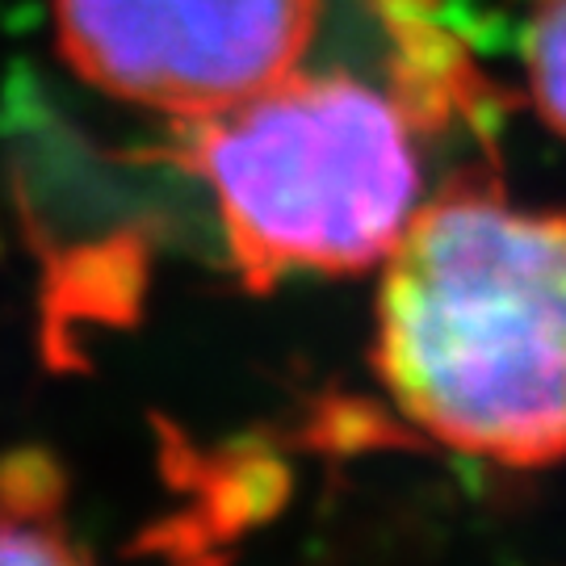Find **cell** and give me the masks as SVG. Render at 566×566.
Here are the masks:
<instances>
[{
	"instance_id": "5",
	"label": "cell",
	"mask_w": 566,
	"mask_h": 566,
	"mask_svg": "<svg viewBox=\"0 0 566 566\" xmlns=\"http://www.w3.org/2000/svg\"><path fill=\"white\" fill-rule=\"evenodd\" d=\"M521 72L537 118L566 139V0H528Z\"/></svg>"
},
{
	"instance_id": "4",
	"label": "cell",
	"mask_w": 566,
	"mask_h": 566,
	"mask_svg": "<svg viewBox=\"0 0 566 566\" xmlns=\"http://www.w3.org/2000/svg\"><path fill=\"white\" fill-rule=\"evenodd\" d=\"M0 566H97L60 512V474L39 453L0 462Z\"/></svg>"
},
{
	"instance_id": "2",
	"label": "cell",
	"mask_w": 566,
	"mask_h": 566,
	"mask_svg": "<svg viewBox=\"0 0 566 566\" xmlns=\"http://www.w3.org/2000/svg\"><path fill=\"white\" fill-rule=\"evenodd\" d=\"M181 139L231 261L256 285L382 269L432 198L407 105L357 72L303 63Z\"/></svg>"
},
{
	"instance_id": "3",
	"label": "cell",
	"mask_w": 566,
	"mask_h": 566,
	"mask_svg": "<svg viewBox=\"0 0 566 566\" xmlns=\"http://www.w3.org/2000/svg\"><path fill=\"white\" fill-rule=\"evenodd\" d=\"M51 21L88 88L193 126L298 72L324 0H51Z\"/></svg>"
},
{
	"instance_id": "1",
	"label": "cell",
	"mask_w": 566,
	"mask_h": 566,
	"mask_svg": "<svg viewBox=\"0 0 566 566\" xmlns=\"http://www.w3.org/2000/svg\"><path fill=\"white\" fill-rule=\"evenodd\" d=\"M374 374L432 446L533 470L566 458V206L432 193L378 269Z\"/></svg>"
}]
</instances>
